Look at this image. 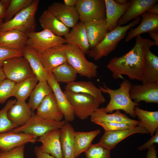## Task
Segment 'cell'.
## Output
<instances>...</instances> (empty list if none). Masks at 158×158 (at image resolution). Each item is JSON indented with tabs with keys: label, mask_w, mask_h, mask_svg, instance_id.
I'll return each instance as SVG.
<instances>
[{
	"label": "cell",
	"mask_w": 158,
	"mask_h": 158,
	"mask_svg": "<svg viewBox=\"0 0 158 158\" xmlns=\"http://www.w3.org/2000/svg\"><path fill=\"white\" fill-rule=\"evenodd\" d=\"M158 46L151 40L140 35L136 37L135 44L128 52L120 57L112 58L106 66L114 79H124L126 75L130 80L142 81L146 55L153 46Z\"/></svg>",
	"instance_id": "6da1fadb"
},
{
	"label": "cell",
	"mask_w": 158,
	"mask_h": 158,
	"mask_svg": "<svg viewBox=\"0 0 158 158\" xmlns=\"http://www.w3.org/2000/svg\"><path fill=\"white\" fill-rule=\"evenodd\" d=\"M104 86L99 87L102 93L108 94L110 97L109 102L105 107L104 112L111 113L114 110H122L133 117L136 116L135 108L138 104L133 102L131 99L130 91L133 84L127 79H124L116 89H112L107 86L105 83Z\"/></svg>",
	"instance_id": "7a4b0ae2"
},
{
	"label": "cell",
	"mask_w": 158,
	"mask_h": 158,
	"mask_svg": "<svg viewBox=\"0 0 158 158\" xmlns=\"http://www.w3.org/2000/svg\"><path fill=\"white\" fill-rule=\"evenodd\" d=\"M141 20V18L139 16L128 25L123 26L117 25L114 30L108 32L102 41L90 50L88 56L97 61L108 56L116 50L119 42L125 37L127 31L138 24Z\"/></svg>",
	"instance_id": "3957f363"
},
{
	"label": "cell",
	"mask_w": 158,
	"mask_h": 158,
	"mask_svg": "<svg viewBox=\"0 0 158 158\" xmlns=\"http://www.w3.org/2000/svg\"><path fill=\"white\" fill-rule=\"evenodd\" d=\"M40 1L33 0L28 6L17 13L11 20L0 25V32L11 29L18 30L26 34L35 32V15Z\"/></svg>",
	"instance_id": "277c9868"
},
{
	"label": "cell",
	"mask_w": 158,
	"mask_h": 158,
	"mask_svg": "<svg viewBox=\"0 0 158 158\" xmlns=\"http://www.w3.org/2000/svg\"><path fill=\"white\" fill-rule=\"evenodd\" d=\"M65 51L67 62L81 76L90 79L96 77L98 66L88 60L85 54L75 45L66 44Z\"/></svg>",
	"instance_id": "5b68a950"
},
{
	"label": "cell",
	"mask_w": 158,
	"mask_h": 158,
	"mask_svg": "<svg viewBox=\"0 0 158 158\" xmlns=\"http://www.w3.org/2000/svg\"><path fill=\"white\" fill-rule=\"evenodd\" d=\"M63 92L71 106L75 116L82 120L90 116L101 104L90 95L65 90Z\"/></svg>",
	"instance_id": "8992f818"
},
{
	"label": "cell",
	"mask_w": 158,
	"mask_h": 158,
	"mask_svg": "<svg viewBox=\"0 0 158 158\" xmlns=\"http://www.w3.org/2000/svg\"><path fill=\"white\" fill-rule=\"evenodd\" d=\"M2 68L6 78L15 83L35 75L28 61L23 56L6 60Z\"/></svg>",
	"instance_id": "52a82bcc"
},
{
	"label": "cell",
	"mask_w": 158,
	"mask_h": 158,
	"mask_svg": "<svg viewBox=\"0 0 158 158\" xmlns=\"http://www.w3.org/2000/svg\"><path fill=\"white\" fill-rule=\"evenodd\" d=\"M66 123L64 120L56 121L40 118L33 111L31 117L27 123L12 131L30 134L38 138L50 130L60 129Z\"/></svg>",
	"instance_id": "ba28073f"
},
{
	"label": "cell",
	"mask_w": 158,
	"mask_h": 158,
	"mask_svg": "<svg viewBox=\"0 0 158 158\" xmlns=\"http://www.w3.org/2000/svg\"><path fill=\"white\" fill-rule=\"evenodd\" d=\"M26 46L40 53L48 49L66 44L62 37L56 35L49 31L43 30L27 34Z\"/></svg>",
	"instance_id": "9c48e42d"
},
{
	"label": "cell",
	"mask_w": 158,
	"mask_h": 158,
	"mask_svg": "<svg viewBox=\"0 0 158 158\" xmlns=\"http://www.w3.org/2000/svg\"><path fill=\"white\" fill-rule=\"evenodd\" d=\"M75 7L80 22L84 23L106 19L105 0H77Z\"/></svg>",
	"instance_id": "30bf717a"
},
{
	"label": "cell",
	"mask_w": 158,
	"mask_h": 158,
	"mask_svg": "<svg viewBox=\"0 0 158 158\" xmlns=\"http://www.w3.org/2000/svg\"><path fill=\"white\" fill-rule=\"evenodd\" d=\"M131 99L138 104L144 101L147 103H158V82L133 85L130 91Z\"/></svg>",
	"instance_id": "8fae6325"
},
{
	"label": "cell",
	"mask_w": 158,
	"mask_h": 158,
	"mask_svg": "<svg viewBox=\"0 0 158 158\" xmlns=\"http://www.w3.org/2000/svg\"><path fill=\"white\" fill-rule=\"evenodd\" d=\"M37 138L23 132H15L12 130L0 133V151L11 150L29 142L34 143Z\"/></svg>",
	"instance_id": "7c38bea8"
},
{
	"label": "cell",
	"mask_w": 158,
	"mask_h": 158,
	"mask_svg": "<svg viewBox=\"0 0 158 158\" xmlns=\"http://www.w3.org/2000/svg\"><path fill=\"white\" fill-rule=\"evenodd\" d=\"M47 9L69 28H73L78 22L79 16L75 7H71L61 2H54Z\"/></svg>",
	"instance_id": "4fadbf2b"
},
{
	"label": "cell",
	"mask_w": 158,
	"mask_h": 158,
	"mask_svg": "<svg viewBox=\"0 0 158 158\" xmlns=\"http://www.w3.org/2000/svg\"><path fill=\"white\" fill-rule=\"evenodd\" d=\"M137 133L148 134L149 133L145 128L139 125L130 129L105 131L99 142L111 150L124 139Z\"/></svg>",
	"instance_id": "5bb4252c"
},
{
	"label": "cell",
	"mask_w": 158,
	"mask_h": 158,
	"mask_svg": "<svg viewBox=\"0 0 158 158\" xmlns=\"http://www.w3.org/2000/svg\"><path fill=\"white\" fill-rule=\"evenodd\" d=\"M36 109V115L43 119L61 121L64 118L53 92L45 97Z\"/></svg>",
	"instance_id": "9a60e30c"
},
{
	"label": "cell",
	"mask_w": 158,
	"mask_h": 158,
	"mask_svg": "<svg viewBox=\"0 0 158 158\" xmlns=\"http://www.w3.org/2000/svg\"><path fill=\"white\" fill-rule=\"evenodd\" d=\"M65 45L52 47L38 53L43 65L48 73L51 72L58 66L67 62Z\"/></svg>",
	"instance_id": "2e32d148"
},
{
	"label": "cell",
	"mask_w": 158,
	"mask_h": 158,
	"mask_svg": "<svg viewBox=\"0 0 158 158\" xmlns=\"http://www.w3.org/2000/svg\"><path fill=\"white\" fill-rule=\"evenodd\" d=\"M47 82L52 89L58 105L63 114L64 120L66 122L73 121L75 116L71 106L51 72L48 73Z\"/></svg>",
	"instance_id": "e0dca14e"
},
{
	"label": "cell",
	"mask_w": 158,
	"mask_h": 158,
	"mask_svg": "<svg viewBox=\"0 0 158 158\" xmlns=\"http://www.w3.org/2000/svg\"><path fill=\"white\" fill-rule=\"evenodd\" d=\"M60 135V129L52 130L39 137L37 141L42 143L40 147L42 151L55 158H63Z\"/></svg>",
	"instance_id": "ac0fdd59"
},
{
	"label": "cell",
	"mask_w": 158,
	"mask_h": 158,
	"mask_svg": "<svg viewBox=\"0 0 158 158\" xmlns=\"http://www.w3.org/2000/svg\"><path fill=\"white\" fill-rule=\"evenodd\" d=\"M33 112L25 101L17 100L9 109L7 115L16 128L27 123L31 117Z\"/></svg>",
	"instance_id": "d6986e66"
},
{
	"label": "cell",
	"mask_w": 158,
	"mask_h": 158,
	"mask_svg": "<svg viewBox=\"0 0 158 158\" xmlns=\"http://www.w3.org/2000/svg\"><path fill=\"white\" fill-rule=\"evenodd\" d=\"M63 38L66 44L75 45L85 54L90 49L85 24L81 22H78Z\"/></svg>",
	"instance_id": "ffe728a7"
},
{
	"label": "cell",
	"mask_w": 158,
	"mask_h": 158,
	"mask_svg": "<svg viewBox=\"0 0 158 158\" xmlns=\"http://www.w3.org/2000/svg\"><path fill=\"white\" fill-rule=\"evenodd\" d=\"M27 34L16 29L0 32V46L23 51L26 46Z\"/></svg>",
	"instance_id": "44dd1931"
},
{
	"label": "cell",
	"mask_w": 158,
	"mask_h": 158,
	"mask_svg": "<svg viewBox=\"0 0 158 158\" xmlns=\"http://www.w3.org/2000/svg\"><path fill=\"white\" fill-rule=\"evenodd\" d=\"M106 20L108 32L114 30L117 26V22L124 15L130 4V1L126 4L120 5L114 0H105Z\"/></svg>",
	"instance_id": "7402d4cb"
},
{
	"label": "cell",
	"mask_w": 158,
	"mask_h": 158,
	"mask_svg": "<svg viewBox=\"0 0 158 158\" xmlns=\"http://www.w3.org/2000/svg\"><path fill=\"white\" fill-rule=\"evenodd\" d=\"M130 4L124 15L117 22V25H125L131 20L139 17L146 12L157 0H131Z\"/></svg>",
	"instance_id": "603a6c76"
},
{
	"label": "cell",
	"mask_w": 158,
	"mask_h": 158,
	"mask_svg": "<svg viewBox=\"0 0 158 158\" xmlns=\"http://www.w3.org/2000/svg\"><path fill=\"white\" fill-rule=\"evenodd\" d=\"M84 24L91 49L100 42L108 32L107 22L106 19H102L90 21Z\"/></svg>",
	"instance_id": "cb8c5ba5"
},
{
	"label": "cell",
	"mask_w": 158,
	"mask_h": 158,
	"mask_svg": "<svg viewBox=\"0 0 158 158\" xmlns=\"http://www.w3.org/2000/svg\"><path fill=\"white\" fill-rule=\"evenodd\" d=\"M65 88V90L73 92L90 95L101 104L104 103L106 101L99 88L91 81H75L67 84Z\"/></svg>",
	"instance_id": "d4e9b609"
},
{
	"label": "cell",
	"mask_w": 158,
	"mask_h": 158,
	"mask_svg": "<svg viewBox=\"0 0 158 158\" xmlns=\"http://www.w3.org/2000/svg\"><path fill=\"white\" fill-rule=\"evenodd\" d=\"M141 21L135 28H131L125 39L126 42L142 33L158 31V15L151 14L145 12L141 15Z\"/></svg>",
	"instance_id": "484cf974"
},
{
	"label": "cell",
	"mask_w": 158,
	"mask_h": 158,
	"mask_svg": "<svg viewBox=\"0 0 158 158\" xmlns=\"http://www.w3.org/2000/svg\"><path fill=\"white\" fill-rule=\"evenodd\" d=\"M43 30L49 31L55 35L64 36L70 31L67 27L47 9L45 10L39 19Z\"/></svg>",
	"instance_id": "4316f807"
},
{
	"label": "cell",
	"mask_w": 158,
	"mask_h": 158,
	"mask_svg": "<svg viewBox=\"0 0 158 158\" xmlns=\"http://www.w3.org/2000/svg\"><path fill=\"white\" fill-rule=\"evenodd\" d=\"M23 56L28 61L38 81H47L48 73L44 68L38 53L27 46L23 50Z\"/></svg>",
	"instance_id": "83f0119b"
},
{
	"label": "cell",
	"mask_w": 158,
	"mask_h": 158,
	"mask_svg": "<svg viewBox=\"0 0 158 158\" xmlns=\"http://www.w3.org/2000/svg\"><path fill=\"white\" fill-rule=\"evenodd\" d=\"M76 131L66 122L60 129V140L63 158H74V135Z\"/></svg>",
	"instance_id": "f1b7e54d"
},
{
	"label": "cell",
	"mask_w": 158,
	"mask_h": 158,
	"mask_svg": "<svg viewBox=\"0 0 158 158\" xmlns=\"http://www.w3.org/2000/svg\"><path fill=\"white\" fill-rule=\"evenodd\" d=\"M91 121L95 123L101 122L126 123L138 126L139 121L132 119L126 114L121 113L120 110H116L115 112L108 114L105 113L104 107L99 108L90 116Z\"/></svg>",
	"instance_id": "f546056e"
},
{
	"label": "cell",
	"mask_w": 158,
	"mask_h": 158,
	"mask_svg": "<svg viewBox=\"0 0 158 158\" xmlns=\"http://www.w3.org/2000/svg\"><path fill=\"white\" fill-rule=\"evenodd\" d=\"M134 111L139 120L138 125L145 128L152 136L158 129V111L144 110L137 106Z\"/></svg>",
	"instance_id": "4dcf8cb0"
},
{
	"label": "cell",
	"mask_w": 158,
	"mask_h": 158,
	"mask_svg": "<svg viewBox=\"0 0 158 158\" xmlns=\"http://www.w3.org/2000/svg\"><path fill=\"white\" fill-rule=\"evenodd\" d=\"M142 84L158 82V56L149 49L145 57Z\"/></svg>",
	"instance_id": "1f68e13d"
},
{
	"label": "cell",
	"mask_w": 158,
	"mask_h": 158,
	"mask_svg": "<svg viewBox=\"0 0 158 158\" xmlns=\"http://www.w3.org/2000/svg\"><path fill=\"white\" fill-rule=\"evenodd\" d=\"M101 132L99 129L89 132L75 131L74 135V158L86 151L94 139Z\"/></svg>",
	"instance_id": "d6a6232c"
},
{
	"label": "cell",
	"mask_w": 158,
	"mask_h": 158,
	"mask_svg": "<svg viewBox=\"0 0 158 158\" xmlns=\"http://www.w3.org/2000/svg\"><path fill=\"white\" fill-rule=\"evenodd\" d=\"M52 92L47 81L39 82L31 93L28 103L31 110L34 111L45 97Z\"/></svg>",
	"instance_id": "836d02e7"
},
{
	"label": "cell",
	"mask_w": 158,
	"mask_h": 158,
	"mask_svg": "<svg viewBox=\"0 0 158 158\" xmlns=\"http://www.w3.org/2000/svg\"><path fill=\"white\" fill-rule=\"evenodd\" d=\"M38 81L36 77L34 75L15 83L12 96L15 97L18 100L25 101L30 96Z\"/></svg>",
	"instance_id": "e575fe53"
},
{
	"label": "cell",
	"mask_w": 158,
	"mask_h": 158,
	"mask_svg": "<svg viewBox=\"0 0 158 158\" xmlns=\"http://www.w3.org/2000/svg\"><path fill=\"white\" fill-rule=\"evenodd\" d=\"M51 72L58 83L67 84L75 81L78 74L74 68L67 62L58 66Z\"/></svg>",
	"instance_id": "d590c367"
},
{
	"label": "cell",
	"mask_w": 158,
	"mask_h": 158,
	"mask_svg": "<svg viewBox=\"0 0 158 158\" xmlns=\"http://www.w3.org/2000/svg\"><path fill=\"white\" fill-rule=\"evenodd\" d=\"M33 0H11L7 9L3 22H7L22 9L28 6Z\"/></svg>",
	"instance_id": "8d00e7d4"
},
{
	"label": "cell",
	"mask_w": 158,
	"mask_h": 158,
	"mask_svg": "<svg viewBox=\"0 0 158 158\" xmlns=\"http://www.w3.org/2000/svg\"><path fill=\"white\" fill-rule=\"evenodd\" d=\"M16 99L8 100L3 108L0 110V133L11 131L16 128L8 118L7 113L9 108L16 103Z\"/></svg>",
	"instance_id": "74e56055"
},
{
	"label": "cell",
	"mask_w": 158,
	"mask_h": 158,
	"mask_svg": "<svg viewBox=\"0 0 158 158\" xmlns=\"http://www.w3.org/2000/svg\"><path fill=\"white\" fill-rule=\"evenodd\" d=\"M110 151L99 142L91 144L85 153L86 158H110Z\"/></svg>",
	"instance_id": "f35d334b"
},
{
	"label": "cell",
	"mask_w": 158,
	"mask_h": 158,
	"mask_svg": "<svg viewBox=\"0 0 158 158\" xmlns=\"http://www.w3.org/2000/svg\"><path fill=\"white\" fill-rule=\"evenodd\" d=\"M15 83L6 79L0 83V104L5 103L12 95Z\"/></svg>",
	"instance_id": "ab89813d"
},
{
	"label": "cell",
	"mask_w": 158,
	"mask_h": 158,
	"mask_svg": "<svg viewBox=\"0 0 158 158\" xmlns=\"http://www.w3.org/2000/svg\"><path fill=\"white\" fill-rule=\"evenodd\" d=\"M95 124L101 126L105 131L130 129L138 126L129 123L117 122H97Z\"/></svg>",
	"instance_id": "60d3db41"
},
{
	"label": "cell",
	"mask_w": 158,
	"mask_h": 158,
	"mask_svg": "<svg viewBox=\"0 0 158 158\" xmlns=\"http://www.w3.org/2000/svg\"><path fill=\"white\" fill-rule=\"evenodd\" d=\"M18 56H23V51L12 49L0 46V68L2 67L4 63L6 60Z\"/></svg>",
	"instance_id": "b9f144b4"
},
{
	"label": "cell",
	"mask_w": 158,
	"mask_h": 158,
	"mask_svg": "<svg viewBox=\"0 0 158 158\" xmlns=\"http://www.w3.org/2000/svg\"><path fill=\"white\" fill-rule=\"evenodd\" d=\"M25 145H21L6 151H0V158H24Z\"/></svg>",
	"instance_id": "7bdbcfd3"
},
{
	"label": "cell",
	"mask_w": 158,
	"mask_h": 158,
	"mask_svg": "<svg viewBox=\"0 0 158 158\" xmlns=\"http://www.w3.org/2000/svg\"><path fill=\"white\" fill-rule=\"evenodd\" d=\"M155 134L148 141L138 147V150L142 151L148 149L154 143H158V129L155 132Z\"/></svg>",
	"instance_id": "ee69618b"
},
{
	"label": "cell",
	"mask_w": 158,
	"mask_h": 158,
	"mask_svg": "<svg viewBox=\"0 0 158 158\" xmlns=\"http://www.w3.org/2000/svg\"><path fill=\"white\" fill-rule=\"evenodd\" d=\"M34 152L37 158H55L50 154L42 151L40 147H35Z\"/></svg>",
	"instance_id": "f6af8a7d"
},
{
	"label": "cell",
	"mask_w": 158,
	"mask_h": 158,
	"mask_svg": "<svg viewBox=\"0 0 158 158\" xmlns=\"http://www.w3.org/2000/svg\"><path fill=\"white\" fill-rule=\"evenodd\" d=\"M146 154V158H157V150L156 145L153 144L148 149Z\"/></svg>",
	"instance_id": "bcb514c9"
},
{
	"label": "cell",
	"mask_w": 158,
	"mask_h": 158,
	"mask_svg": "<svg viewBox=\"0 0 158 158\" xmlns=\"http://www.w3.org/2000/svg\"><path fill=\"white\" fill-rule=\"evenodd\" d=\"M7 9L1 0H0V25L3 23Z\"/></svg>",
	"instance_id": "7dc6e473"
},
{
	"label": "cell",
	"mask_w": 158,
	"mask_h": 158,
	"mask_svg": "<svg viewBox=\"0 0 158 158\" xmlns=\"http://www.w3.org/2000/svg\"><path fill=\"white\" fill-rule=\"evenodd\" d=\"M146 12L151 14L158 15V4L153 5Z\"/></svg>",
	"instance_id": "c3c4849f"
},
{
	"label": "cell",
	"mask_w": 158,
	"mask_h": 158,
	"mask_svg": "<svg viewBox=\"0 0 158 158\" xmlns=\"http://www.w3.org/2000/svg\"><path fill=\"white\" fill-rule=\"evenodd\" d=\"M150 37L158 46V31H153L148 33Z\"/></svg>",
	"instance_id": "681fc988"
},
{
	"label": "cell",
	"mask_w": 158,
	"mask_h": 158,
	"mask_svg": "<svg viewBox=\"0 0 158 158\" xmlns=\"http://www.w3.org/2000/svg\"><path fill=\"white\" fill-rule=\"evenodd\" d=\"M77 0H64V4L66 5L71 7H75Z\"/></svg>",
	"instance_id": "f907efd6"
},
{
	"label": "cell",
	"mask_w": 158,
	"mask_h": 158,
	"mask_svg": "<svg viewBox=\"0 0 158 158\" xmlns=\"http://www.w3.org/2000/svg\"><path fill=\"white\" fill-rule=\"evenodd\" d=\"M6 79V77L3 71L2 68H0V83Z\"/></svg>",
	"instance_id": "816d5d0a"
},
{
	"label": "cell",
	"mask_w": 158,
	"mask_h": 158,
	"mask_svg": "<svg viewBox=\"0 0 158 158\" xmlns=\"http://www.w3.org/2000/svg\"><path fill=\"white\" fill-rule=\"evenodd\" d=\"M115 1L120 5H124L127 3L128 1L127 0H115Z\"/></svg>",
	"instance_id": "f5cc1de1"
},
{
	"label": "cell",
	"mask_w": 158,
	"mask_h": 158,
	"mask_svg": "<svg viewBox=\"0 0 158 158\" xmlns=\"http://www.w3.org/2000/svg\"><path fill=\"white\" fill-rule=\"evenodd\" d=\"M4 4L6 7L7 8L10 3L11 0H1Z\"/></svg>",
	"instance_id": "db71d44e"
}]
</instances>
